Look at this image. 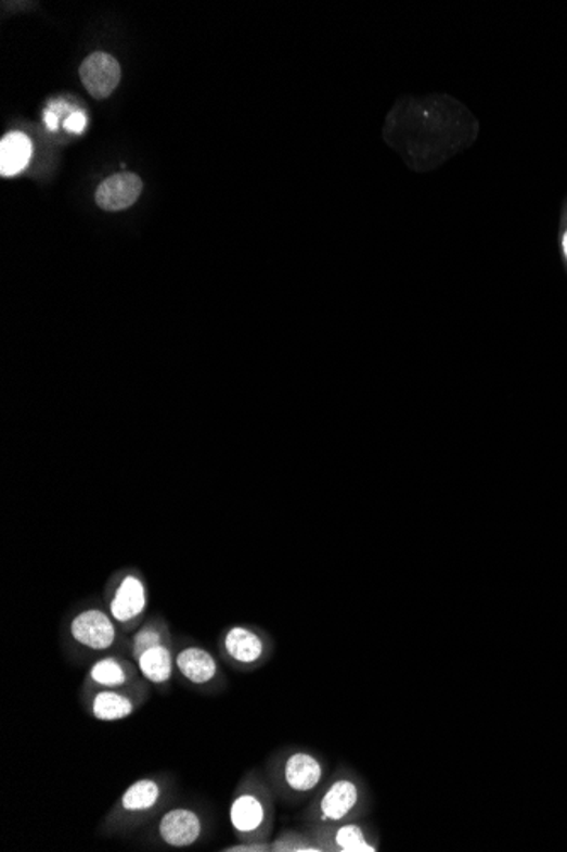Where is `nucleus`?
<instances>
[{
	"label": "nucleus",
	"instance_id": "nucleus-1",
	"mask_svg": "<svg viewBox=\"0 0 567 852\" xmlns=\"http://www.w3.org/2000/svg\"><path fill=\"white\" fill-rule=\"evenodd\" d=\"M368 806L365 783L350 771H340L328 783L321 785L306 812V822L309 825H328L357 821L368 812Z\"/></svg>",
	"mask_w": 567,
	"mask_h": 852
},
{
	"label": "nucleus",
	"instance_id": "nucleus-2",
	"mask_svg": "<svg viewBox=\"0 0 567 852\" xmlns=\"http://www.w3.org/2000/svg\"><path fill=\"white\" fill-rule=\"evenodd\" d=\"M325 776V762L309 750H286L274 762L275 788L289 800H301L317 793Z\"/></svg>",
	"mask_w": 567,
	"mask_h": 852
},
{
	"label": "nucleus",
	"instance_id": "nucleus-3",
	"mask_svg": "<svg viewBox=\"0 0 567 852\" xmlns=\"http://www.w3.org/2000/svg\"><path fill=\"white\" fill-rule=\"evenodd\" d=\"M272 817V801L263 790L243 791L231 803L230 822L243 842H267Z\"/></svg>",
	"mask_w": 567,
	"mask_h": 852
},
{
	"label": "nucleus",
	"instance_id": "nucleus-4",
	"mask_svg": "<svg viewBox=\"0 0 567 852\" xmlns=\"http://www.w3.org/2000/svg\"><path fill=\"white\" fill-rule=\"evenodd\" d=\"M309 836L320 845L321 851L333 852H377L379 837L357 821L340 824L309 825Z\"/></svg>",
	"mask_w": 567,
	"mask_h": 852
},
{
	"label": "nucleus",
	"instance_id": "nucleus-5",
	"mask_svg": "<svg viewBox=\"0 0 567 852\" xmlns=\"http://www.w3.org/2000/svg\"><path fill=\"white\" fill-rule=\"evenodd\" d=\"M80 79L94 99H107L121 80V65L107 53H92L83 60Z\"/></svg>",
	"mask_w": 567,
	"mask_h": 852
},
{
	"label": "nucleus",
	"instance_id": "nucleus-6",
	"mask_svg": "<svg viewBox=\"0 0 567 852\" xmlns=\"http://www.w3.org/2000/svg\"><path fill=\"white\" fill-rule=\"evenodd\" d=\"M70 633L74 640L82 647L104 652L116 640L113 620L99 609H89L72 621Z\"/></svg>",
	"mask_w": 567,
	"mask_h": 852
},
{
	"label": "nucleus",
	"instance_id": "nucleus-7",
	"mask_svg": "<svg viewBox=\"0 0 567 852\" xmlns=\"http://www.w3.org/2000/svg\"><path fill=\"white\" fill-rule=\"evenodd\" d=\"M158 836L170 848H189V845L196 844L199 837L203 836V821L194 810H170L160 818Z\"/></svg>",
	"mask_w": 567,
	"mask_h": 852
},
{
	"label": "nucleus",
	"instance_id": "nucleus-8",
	"mask_svg": "<svg viewBox=\"0 0 567 852\" xmlns=\"http://www.w3.org/2000/svg\"><path fill=\"white\" fill-rule=\"evenodd\" d=\"M223 647L227 656L243 667L262 664L270 653V645L266 638L260 633L243 626L228 630Z\"/></svg>",
	"mask_w": 567,
	"mask_h": 852
},
{
	"label": "nucleus",
	"instance_id": "nucleus-9",
	"mask_svg": "<svg viewBox=\"0 0 567 852\" xmlns=\"http://www.w3.org/2000/svg\"><path fill=\"white\" fill-rule=\"evenodd\" d=\"M143 182L137 174L121 173L107 177L95 191V203L106 212H123L137 203Z\"/></svg>",
	"mask_w": 567,
	"mask_h": 852
},
{
	"label": "nucleus",
	"instance_id": "nucleus-10",
	"mask_svg": "<svg viewBox=\"0 0 567 852\" xmlns=\"http://www.w3.org/2000/svg\"><path fill=\"white\" fill-rule=\"evenodd\" d=\"M145 609L146 590L143 582L133 575H128L114 594L113 601H111V614L121 625H128L131 621L140 618Z\"/></svg>",
	"mask_w": 567,
	"mask_h": 852
},
{
	"label": "nucleus",
	"instance_id": "nucleus-11",
	"mask_svg": "<svg viewBox=\"0 0 567 852\" xmlns=\"http://www.w3.org/2000/svg\"><path fill=\"white\" fill-rule=\"evenodd\" d=\"M176 665L189 683L197 684V686L211 683L218 674V662L215 657L201 647H188L180 650L176 657Z\"/></svg>",
	"mask_w": 567,
	"mask_h": 852
},
{
	"label": "nucleus",
	"instance_id": "nucleus-12",
	"mask_svg": "<svg viewBox=\"0 0 567 852\" xmlns=\"http://www.w3.org/2000/svg\"><path fill=\"white\" fill-rule=\"evenodd\" d=\"M33 154V143L28 135L12 131L0 142V174L4 177L16 176L26 169Z\"/></svg>",
	"mask_w": 567,
	"mask_h": 852
},
{
	"label": "nucleus",
	"instance_id": "nucleus-13",
	"mask_svg": "<svg viewBox=\"0 0 567 852\" xmlns=\"http://www.w3.org/2000/svg\"><path fill=\"white\" fill-rule=\"evenodd\" d=\"M138 669L153 684L169 683L173 672L172 652L164 644L149 648L137 659Z\"/></svg>",
	"mask_w": 567,
	"mask_h": 852
},
{
	"label": "nucleus",
	"instance_id": "nucleus-14",
	"mask_svg": "<svg viewBox=\"0 0 567 852\" xmlns=\"http://www.w3.org/2000/svg\"><path fill=\"white\" fill-rule=\"evenodd\" d=\"M133 701L113 689H104L92 699V715L99 722H118L133 715Z\"/></svg>",
	"mask_w": 567,
	"mask_h": 852
},
{
	"label": "nucleus",
	"instance_id": "nucleus-15",
	"mask_svg": "<svg viewBox=\"0 0 567 852\" xmlns=\"http://www.w3.org/2000/svg\"><path fill=\"white\" fill-rule=\"evenodd\" d=\"M162 788L153 779H138L121 798V809L128 813H143L152 810L160 801Z\"/></svg>",
	"mask_w": 567,
	"mask_h": 852
},
{
	"label": "nucleus",
	"instance_id": "nucleus-16",
	"mask_svg": "<svg viewBox=\"0 0 567 852\" xmlns=\"http://www.w3.org/2000/svg\"><path fill=\"white\" fill-rule=\"evenodd\" d=\"M89 677L92 683L104 689L123 688L128 683V672H126L125 665L114 657L98 660L90 667Z\"/></svg>",
	"mask_w": 567,
	"mask_h": 852
},
{
	"label": "nucleus",
	"instance_id": "nucleus-17",
	"mask_svg": "<svg viewBox=\"0 0 567 852\" xmlns=\"http://www.w3.org/2000/svg\"><path fill=\"white\" fill-rule=\"evenodd\" d=\"M270 851L321 852V849L308 832L299 834L287 830V832L281 834L274 842H270Z\"/></svg>",
	"mask_w": 567,
	"mask_h": 852
},
{
	"label": "nucleus",
	"instance_id": "nucleus-18",
	"mask_svg": "<svg viewBox=\"0 0 567 852\" xmlns=\"http://www.w3.org/2000/svg\"><path fill=\"white\" fill-rule=\"evenodd\" d=\"M160 644L162 635L157 632V630H141V632H138L137 635H134L133 645H131V652H133L134 659H138V657H140L141 653L146 652L149 648Z\"/></svg>",
	"mask_w": 567,
	"mask_h": 852
},
{
	"label": "nucleus",
	"instance_id": "nucleus-19",
	"mask_svg": "<svg viewBox=\"0 0 567 852\" xmlns=\"http://www.w3.org/2000/svg\"><path fill=\"white\" fill-rule=\"evenodd\" d=\"M87 118L86 114L83 113H72L67 119H65V130L68 133H82L86 130Z\"/></svg>",
	"mask_w": 567,
	"mask_h": 852
},
{
	"label": "nucleus",
	"instance_id": "nucleus-20",
	"mask_svg": "<svg viewBox=\"0 0 567 852\" xmlns=\"http://www.w3.org/2000/svg\"><path fill=\"white\" fill-rule=\"evenodd\" d=\"M44 123H47L48 130L55 131L59 126V114L55 111L48 110L44 113Z\"/></svg>",
	"mask_w": 567,
	"mask_h": 852
},
{
	"label": "nucleus",
	"instance_id": "nucleus-21",
	"mask_svg": "<svg viewBox=\"0 0 567 852\" xmlns=\"http://www.w3.org/2000/svg\"><path fill=\"white\" fill-rule=\"evenodd\" d=\"M563 252H564V257H566L567 260V232L564 233L563 237Z\"/></svg>",
	"mask_w": 567,
	"mask_h": 852
}]
</instances>
